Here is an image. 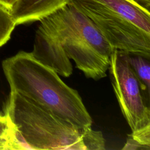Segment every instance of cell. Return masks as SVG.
<instances>
[{
	"label": "cell",
	"instance_id": "obj_14",
	"mask_svg": "<svg viewBox=\"0 0 150 150\" xmlns=\"http://www.w3.org/2000/svg\"><path fill=\"white\" fill-rule=\"evenodd\" d=\"M2 116H3V115H2V114H1V112H0V118H1Z\"/></svg>",
	"mask_w": 150,
	"mask_h": 150
},
{
	"label": "cell",
	"instance_id": "obj_3",
	"mask_svg": "<svg viewBox=\"0 0 150 150\" xmlns=\"http://www.w3.org/2000/svg\"><path fill=\"white\" fill-rule=\"evenodd\" d=\"M4 115L35 150H87L93 130L79 127L14 91L4 105Z\"/></svg>",
	"mask_w": 150,
	"mask_h": 150
},
{
	"label": "cell",
	"instance_id": "obj_8",
	"mask_svg": "<svg viewBox=\"0 0 150 150\" xmlns=\"http://www.w3.org/2000/svg\"><path fill=\"white\" fill-rule=\"evenodd\" d=\"M128 63L135 75L141 90L149 94L150 64L149 59L138 54L128 53Z\"/></svg>",
	"mask_w": 150,
	"mask_h": 150
},
{
	"label": "cell",
	"instance_id": "obj_9",
	"mask_svg": "<svg viewBox=\"0 0 150 150\" xmlns=\"http://www.w3.org/2000/svg\"><path fill=\"white\" fill-rule=\"evenodd\" d=\"M16 26L9 11L0 5V47L9 40Z\"/></svg>",
	"mask_w": 150,
	"mask_h": 150
},
{
	"label": "cell",
	"instance_id": "obj_5",
	"mask_svg": "<svg viewBox=\"0 0 150 150\" xmlns=\"http://www.w3.org/2000/svg\"><path fill=\"white\" fill-rule=\"evenodd\" d=\"M87 15L113 49L150 57V33L129 20L106 11L88 0H68Z\"/></svg>",
	"mask_w": 150,
	"mask_h": 150
},
{
	"label": "cell",
	"instance_id": "obj_11",
	"mask_svg": "<svg viewBox=\"0 0 150 150\" xmlns=\"http://www.w3.org/2000/svg\"><path fill=\"white\" fill-rule=\"evenodd\" d=\"M16 0H0V5L9 11Z\"/></svg>",
	"mask_w": 150,
	"mask_h": 150
},
{
	"label": "cell",
	"instance_id": "obj_12",
	"mask_svg": "<svg viewBox=\"0 0 150 150\" xmlns=\"http://www.w3.org/2000/svg\"><path fill=\"white\" fill-rule=\"evenodd\" d=\"M138 4L149 11L150 0H134Z\"/></svg>",
	"mask_w": 150,
	"mask_h": 150
},
{
	"label": "cell",
	"instance_id": "obj_13",
	"mask_svg": "<svg viewBox=\"0 0 150 150\" xmlns=\"http://www.w3.org/2000/svg\"><path fill=\"white\" fill-rule=\"evenodd\" d=\"M8 139L7 138L0 137V150L8 149Z\"/></svg>",
	"mask_w": 150,
	"mask_h": 150
},
{
	"label": "cell",
	"instance_id": "obj_1",
	"mask_svg": "<svg viewBox=\"0 0 150 150\" xmlns=\"http://www.w3.org/2000/svg\"><path fill=\"white\" fill-rule=\"evenodd\" d=\"M39 22L31 52L35 58L64 77L72 74L70 59L87 78L106 76L114 49L87 15L67 2Z\"/></svg>",
	"mask_w": 150,
	"mask_h": 150
},
{
	"label": "cell",
	"instance_id": "obj_4",
	"mask_svg": "<svg viewBox=\"0 0 150 150\" xmlns=\"http://www.w3.org/2000/svg\"><path fill=\"white\" fill-rule=\"evenodd\" d=\"M128 53L114 49L109 71L121 112L131 134L129 137L142 147L150 146V110L144 103L139 82L127 59Z\"/></svg>",
	"mask_w": 150,
	"mask_h": 150
},
{
	"label": "cell",
	"instance_id": "obj_6",
	"mask_svg": "<svg viewBox=\"0 0 150 150\" xmlns=\"http://www.w3.org/2000/svg\"><path fill=\"white\" fill-rule=\"evenodd\" d=\"M68 0H16L9 11L16 25L35 21L63 6Z\"/></svg>",
	"mask_w": 150,
	"mask_h": 150
},
{
	"label": "cell",
	"instance_id": "obj_10",
	"mask_svg": "<svg viewBox=\"0 0 150 150\" xmlns=\"http://www.w3.org/2000/svg\"><path fill=\"white\" fill-rule=\"evenodd\" d=\"M12 127V123L6 115H4L0 118V137L7 138L8 139Z\"/></svg>",
	"mask_w": 150,
	"mask_h": 150
},
{
	"label": "cell",
	"instance_id": "obj_2",
	"mask_svg": "<svg viewBox=\"0 0 150 150\" xmlns=\"http://www.w3.org/2000/svg\"><path fill=\"white\" fill-rule=\"evenodd\" d=\"M11 91L33 101L82 128L91 127L92 118L78 91L67 86L53 69L31 52L19 51L2 63Z\"/></svg>",
	"mask_w": 150,
	"mask_h": 150
},
{
	"label": "cell",
	"instance_id": "obj_7",
	"mask_svg": "<svg viewBox=\"0 0 150 150\" xmlns=\"http://www.w3.org/2000/svg\"><path fill=\"white\" fill-rule=\"evenodd\" d=\"M94 5L132 22L150 33V12L134 0H88Z\"/></svg>",
	"mask_w": 150,
	"mask_h": 150
}]
</instances>
